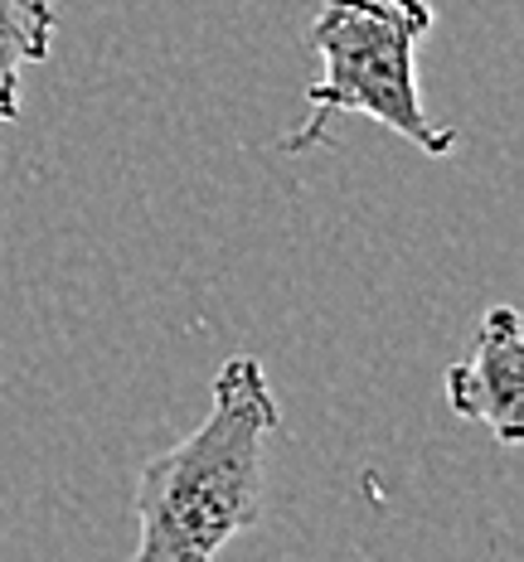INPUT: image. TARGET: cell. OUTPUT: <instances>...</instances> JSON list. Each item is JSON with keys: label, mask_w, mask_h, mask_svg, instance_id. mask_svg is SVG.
<instances>
[{"label": "cell", "mask_w": 524, "mask_h": 562, "mask_svg": "<svg viewBox=\"0 0 524 562\" xmlns=\"http://www.w3.org/2000/svg\"><path fill=\"white\" fill-rule=\"evenodd\" d=\"M282 407L253 355L224 359L204 422L136 475L132 562H214L263 519L267 456Z\"/></svg>", "instance_id": "6da1fadb"}, {"label": "cell", "mask_w": 524, "mask_h": 562, "mask_svg": "<svg viewBox=\"0 0 524 562\" xmlns=\"http://www.w3.org/2000/svg\"><path fill=\"white\" fill-rule=\"evenodd\" d=\"M54 0H0V126L25 112V68L54 54Z\"/></svg>", "instance_id": "277c9868"}, {"label": "cell", "mask_w": 524, "mask_h": 562, "mask_svg": "<svg viewBox=\"0 0 524 562\" xmlns=\"http://www.w3.org/2000/svg\"><path fill=\"white\" fill-rule=\"evenodd\" d=\"M447 407L481 422L500 447L524 441V325L515 306H491L457 364H447Z\"/></svg>", "instance_id": "3957f363"}, {"label": "cell", "mask_w": 524, "mask_h": 562, "mask_svg": "<svg viewBox=\"0 0 524 562\" xmlns=\"http://www.w3.org/2000/svg\"><path fill=\"white\" fill-rule=\"evenodd\" d=\"M433 20V0H325L311 25V49L325 74L306 88V122L282 136L287 156L316 150L335 116L349 112L403 136L423 156H451L457 132L437 122L417 92V44Z\"/></svg>", "instance_id": "7a4b0ae2"}]
</instances>
